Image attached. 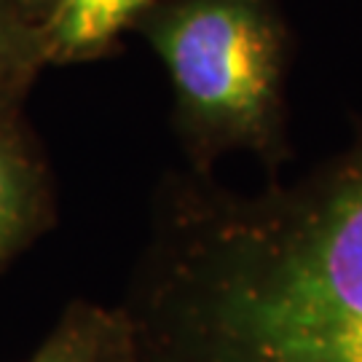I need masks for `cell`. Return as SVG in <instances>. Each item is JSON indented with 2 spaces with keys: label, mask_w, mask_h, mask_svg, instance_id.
<instances>
[{
  "label": "cell",
  "mask_w": 362,
  "mask_h": 362,
  "mask_svg": "<svg viewBox=\"0 0 362 362\" xmlns=\"http://www.w3.org/2000/svg\"><path fill=\"white\" fill-rule=\"evenodd\" d=\"M46 59L43 30L13 6L0 0V103L19 100Z\"/></svg>",
  "instance_id": "cell-6"
},
{
  "label": "cell",
  "mask_w": 362,
  "mask_h": 362,
  "mask_svg": "<svg viewBox=\"0 0 362 362\" xmlns=\"http://www.w3.org/2000/svg\"><path fill=\"white\" fill-rule=\"evenodd\" d=\"M11 3L25 13L27 19H33L35 25L46 22V16H49V11H52L54 6V0H11Z\"/></svg>",
  "instance_id": "cell-7"
},
{
  "label": "cell",
  "mask_w": 362,
  "mask_h": 362,
  "mask_svg": "<svg viewBox=\"0 0 362 362\" xmlns=\"http://www.w3.org/2000/svg\"><path fill=\"white\" fill-rule=\"evenodd\" d=\"M158 0H54L40 25L46 59H86L103 54L124 27Z\"/></svg>",
  "instance_id": "cell-4"
},
{
  "label": "cell",
  "mask_w": 362,
  "mask_h": 362,
  "mask_svg": "<svg viewBox=\"0 0 362 362\" xmlns=\"http://www.w3.org/2000/svg\"><path fill=\"white\" fill-rule=\"evenodd\" d=\"M54 220V188L38 143L19 116V100L0 103V269Z\"/></svg>",
  "instance_id": "cell-3"
},
{
  "label": "cell",
  "mask_w": 362,
  "mask_h": 362,
  "mask_svg": "<svg viewBox=\"0 0 362 362\" xmlns=\"http://www.w3.org/2000/svg\"><path fill=\"white\" fill-rule=\"evenodd\" d=\"M145 35L167 67L188 167L212 172L233 151L282 167L287 46L272 0H158Z\"/></svg>",
  "instance_id": "cell-2"
},
{
  "label": "cell",
  "mask_w": 362,
  "mask_h": 362,
  "mask_svg": "<svg viewBox=\"0 0 362 362\" xmlns=\"http://www.w3.org/2000/svg\"><path fill=\"white\" fill-rule=\"evenodd\" d=\"M116 309L76 300L27 362H116Z\"/></svg>",
  "instance_id": "cell-5"
},
{
  "label": "cell",
  "mask_w": 362,
  "mask_h": 362,
  "mask_svg": "<svg viewBox=\"0 0 362 362\" xmlns=\"http://www.w3.org/2000/svg\"><path fill=\"white\" fill-rule=\"evenodd\" d=\"M116 317V362H362V132L255 194L172 172Z\"/></svg>",
  "instance_id": "cell-1"
}]
</instances>
